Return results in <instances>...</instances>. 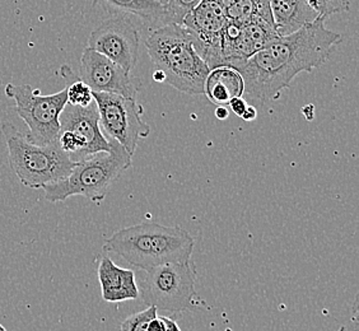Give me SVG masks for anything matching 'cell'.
<instances>
[{
	"label": "cell",
	"mask_w": 359,
	"mask_h": 331,
	"mask_svg": "<svg viewBox=\"0 0 359 331\" xmlns=\"http://www.w3.org/2000/svg\"><path fill=\"white\" fill-rule=\"evenodd\" d=\"M6 95L15 104L17 115L27 125L26 138L37 145L53 144L60 133V115L68 104L67 88L54 95L42 96L41 90L29 84L6 86Z\"/></svg>",
	"instance_id": "52a82bcc"
},
{
	"label": "cell",
	"mask_w": 359,
	"mask_h": 331,
	"mask_svg": "<svg viewBox=\"0 0 359 331\" xmlns=\"http://www.w3.org/2000/svg\"><path fill=\"white\" fill-rule=\"evenodd\" d=\"M97 274L102 298L106 302L118 304L140 297L138 284L135 282V273L130 269L120 268L109 256H102Z\"/></svg>",
	"instance_id": "4fadbf2b"
},
{
	"label": "cell",
	"mask_w": 359,
	"mask_h": 331,
	"mask_svg": "<svg viewBox=\"0 0 359 331\" xmlns=\"http://www.w3.org/2000/svg\"><path fill=\"white\" fill-rule=\"evenodd\" d=\"M145 48L165 83L187 95H204V82L210 72L194 48L193 36L180 25L156 28L145 41Z\"/></svg>",
	"instance_id": "3957f363"
},
{
	"label": "cell",
	"mask_w": 359,
	"mask_h": 331,
	"mask_svg": "<svg viewBox=\"0 0 359 331\" xmlns=\"http://www.w3.org/2000/svg\"><path fill=\"white\" fill-rule=\"evenodd\" d=\"M93 98L98 109L101 129L111 140L123 145L133 157L139 142L151 134V126L142 119V104L137 102V98L107 92H93Z\"/></svg>",
	"instance_id": "ba28073f"
},
{
	"label": "cell",
	"mask_w": 359,
	"mask_h": 331,
	"mask_svg": "<svg viewBox=\"0 0 359 331\" xmlns=\"http://www.w3.org/2000/svg\"><path fill=\"white\" fill-rule=\"evenodd\" d=\"M228 104H229L232 112L241 118L242 114L245 112L246 107H248V101L243 97H237V98H233Z\"/></svg>",
	"instance_id": "7402d4cb"
},
{
	"label": "cell",
	"mask_w": 359,
	"mask_h": 331,
	"mask_svg": "<svg viewBox=\"0 0 359 331\" xmlns=\"http://www.w3.org/2000/svg\"><path fill=\"white\" fill-rule=\"evenodd\" d=\"M242 119L245 120V121H254L256 118H257V110H256L255 106H252V104H248V107H246V110L245 112L242 114Z\"/></svg>",
	"instance_id": "cb8c5ba5"
},
{
	"label": "cell",
	"mask_w": 359,
	"mask_h": 331,
	"mask_svg": "<svg viewBox=\"0 0 359 331\" xmlns=\"http://www.w3.org/2000/svg\"><path fill=\"white\" fill-rule=\"evenodd\" d=\"M157 309L148 306V309L130 315L121 324V331H147V325L157 316Z\"/></svg>",
	"instance_id": "44dd1931"
},
{
	"label": "cell",
	"mask_w": 359,
	"mask_h": 331,
	"mask_svg": "<svg viewBox=\"0 0 359 331\" xmlns=\"http://www.w3.org/2000/svg\"><path fill=\"white\" fill-rule=\"evenodd\" d=\"M195 238L180 227L140 223L123 228L104 240V252H114L140 270L165 264L191 262Z\"/></svg>",
	"instance_id": "7a4b0ae2"
},
{
	"label": "cell",
	"mask_w": 359,
	"mask_h": 331,
	"mask_svg": "<svg viewBox=\"0 0 359 331\" xmlns=\"http://www.w3.org/2000/svg\"><path fill=\"white\" fill-rule=\"evenodd\" d=\"M215 118L219 120H226L229 116V111L226 106H217L215 111Z\"/></svg>",
	"instance_id": "d4e9b609"
},
{
	"label": "cell",
	"mask_w": 359,
	"mask_h": 331,
	"mask_svg": "<svg viewBox=\"0 0 359 331\" xmlns=\"http://www.w3.org/2000/svg\"><path fill=\"white\" fill-rule=\"evenodd\" d=\"M236 1H237V0H218V3H219L222 7L224 8V9H226L227 7H229L231 4L236 3Z\"/></svg>",
	"instance_id": "83f0119b"
},
{
	"label": "cell",
	"mask_w": 359,
	"mask_h": 331,
	"mask_svg": "<svg viewBox=\"0 0 359 331\" xmlns=\"http://www.w3.org/2000/svg\"><path fill=\"white\" fill-rule=\"evenodd\" d=\"M0 331H8L7 329H6V327H4V326H3V325H1V326H0Z\"/></svg>",
	"instance_id": "f1b7e54d"
},
{
	"label": "cell",
	"mask_w": 359,
	"mask_h": 331,
	"mask_svg": "<svg viewBox=\"0 0 359 331\" xmlns=\"http://www.w3.org/2000/svg\"><path fill=\"white\" fill-rule=\"evenodd\" d=\"M163 321L166 324V331H181L179 324L171 318H163Z\"/></svg>",
	"instance_id": "484cf974"
},
{
	"label": "cell",
	"mask_w": 359,
	"mask_h": 331,
	"mask_svg": "<svg viewBox=\"0 0 359 331\" xmlns=\"http://www.w3.org/2000/svg\"><path fill=\"white\" fill-rule=\"evenodd\" d=\"M59 121L60 131L73 133L82 144L76 162L95 156L96 153L110 151L111 140L104 137L100 126V115L95 101L86 107L67 104Z\"/></svg>",
	"instance_id": "7c38bea8"
},
{
	"label": "cell",
	"mask_w": 359,
	"mask_h": 331,
	"mask_svg": "<svg viewBox=\"0 0 359 331\" xmlns=\"http://www.w3.org/2000/svg\"><path fill=\"white\" fill-rule=\"evenodd\" d=\"M140 35L134 22L125 15H111L92 31L87 48L109 58L125 72L137 65Z\"/></svg>",
	"instance_id": "30bf717a"
},
{
	"label": "cell",
	"mask_w": 359,
	"mask_h": 331,
	"mask_svg": "<svg viewBox=\"0 0 359 331\" xmlns=\"http://www.w3.org/2000/svg\"><path fill=\"white\" fill-rule=\"evenodd\" d=\"M0 326H1V324H0Z\"/></svg>",
	"instance_id": "f546056e"
},
{
	"label": "cell",
	"mask_w": 359,
	"mask_h": 331,
	"mask_svg": "<svg viewBox=\"0 0 359 331\" xmlns=\"http://www.w3.org/2000/svg\"><path fill=\"white\" fill-rule=\"evenodd\" d=\"M312 11L318 17L327 18L332 14L348 12L351 9V0H306Z\"/></svg>",
	"instance_id": "ffe728a7"
},
{
	"label": "cell",
	"mask_w": 359,
	"mask_h": 331,
	"mask_svg": "<svg viewBox=\"0 0 359 331\" xmlns=\"http://www.w3.org/2000/svg\"><path fill=\"white\" fill-rule=\"evenodd\" d=\"M165 11V25H182L201 0H159Z\"/></svg>",
	"instance_id": "e0dca14e"
},
{
	"label": "cell",
	"mask_w": 359,
	"mask_h": 331,
	"mask_svg": "<svg viewBox=\"0 0 359 331\" xmlns=\"http://www.w3.org/2000/svg\"><path fill=\"white\" fill-rule=\"evenodd\" d=\"M325 20L318 17L290 35L273 39L238 69L243 96L252 106L276 101L299 73H310L330 58L341 36L327 29Z\"/></svg>",
	"instance_id": "6da1fadb"
},
{
	"label": "cell",
	"mask_w": 359,
	"mask_h": 331,
	"mask_svg": "<svg viewBox=\"0 0 359 331\" xmlns=\"http://www.w3.org/2000/svg\"><path fill=\"white\" fill-rule=\"evenodd\" d=\"M228 21L235 22L240 26H246L250 23H264L260 21L255 4L252 0H237L233 4L224 9ZM266 25V23H264ZM270 26V25H269ZM274 27V26H273Z\"/></svg>",
	"instance_id": "ac0fdd59"
},
{
	"label": "cell",
	"mask_w": 359,
	"mask_h": 331,
	"mask_svg": "<svg viewBox=\"0 0 359 331\" xmlns=\"http://www.w3.org/2000/svg\"><path fill=\"white\" fill-rule=\"evenodd\" d=\"M245 82L241 73L231 67L210 69L204 82V95L212 104L226 106L233 98L243 96Z\"/></svg>",
	"instance_id": "9a60e30c"
},
{
	"label": "cell",
	"mask_w": 359,
	"mask_h": 331,
	"mask_svg": "<svg viewBox=\"0 0 359 331\" xmlns=\"http://www.w3.org/2000/svg\"><path fill=\"white\" fill-rule=\"evenodd\" d=\"M147 331H166V324L163 321V318H153L147 325Z\"/></svg>",
	"instance_id": "603a6c76"
},
{
	"label": "cell",
	"mask_w": 359,
	"mask_h": 331,
	"mask_svg": "<svg viewBox=\"0 0 359 331\" xmlns=\"http://www.w3.org/2000/svg\"><path fill=\"white\" fill-rule=\"evenodd\" d=\"M153 79H154L156 82L165 83V76H163V74H162V72H159V70H154V73H153Z\"/></svg>",
	"instance_id": "4316f807"
},
{
	"label": "cell",
	"mask_w": 359,
	"mask_h": 331,
	"mask_svg": "<svg viewBox=\"0 0 359 331\" xmlns=\"http://www.w3.org/2000/svg\"><path fill=\"white\" fill-rule=\"evenodd\" d=\"M227 22L226 11L218 0H201L181 25L193 36L194 48L209 69L224 67L222 34Z\"/></svg>",
	"instance_id": "9c48e42d"
},
{
	"label": "cell",
	"mask_w": 359,
	"mask_h": 331,
	"mask_svg": "<svg viewBox=\"0 0 359 331\" xmlns=\"http://www.w3.org/2000/svg\"><path fill=\"white\" fill-rule=\"evenodd\" d=\"M278 36H287L318 18L306 0H268Z\"/></svg>",
	"instance_id": "5bb4252c"
},
{
	"label": "cell",
	"mask_w": 359,
	"mask_h": 331,
	"mask_svg": "<svg viewBox=\"0 0 359 331\" xmlns=\"http://www.w3.org/2000/svg\"><path fill=\"white\" fill-rule=\"evenodd\" d=\"M1 133L7 143L11 168L23 187L42 189L48 184L65 179L76 166V162L62 152L57 142L48 145L34 144L12 123H4Z\"/></svg>",
	"instance_id": "5b68a950"
},
{
	"label": "cell",
	"mask_w": 359,
	"mask_h": 331,
	"mask_svg": "<svg viewBox=\"0 0 359 331\" xmlns=\"http://www.w3.org/2000/svg\"><path fill=\"white\" fill-rule=\"evenodd\" d=\"M92 3L93 7L101 6L112 15H125L130 20L134 17L149 23L163 22L165 25V11L159 0H92Z\"/></svg>",
	"instance_id": "2e32d148"
},
{
	"label": "cell",
	"mask_w": 359,
	"mask_h": 331,
	"mask_svg": "<svg viewBox=\"0 0 359 331\" xmlns=\"http://www.w3.org/2000/svg\"><path fill=\"white\" fill-rule=\"evenodd\" d=\"M143 273L139 296L147 306L172 313L208 309L207 302L195 290L196 269L193 262L165 264Z\"/></svg>",
	"instance_id": "8992f818"
},
{
	"label": "cell",
	"mask_w": 359,
	"mask_h": 331,
	"mask_svg": "<svg viewBox=\"0 0 359 331\" xmlns=\"http://www.w3.org/2000/svg\"><path fill=\"white\" fill-rule=\"evenodd\" d=\"M132 165L133 157L124 147L111 140L109 152L96 153L76 162L65 179L42 187L45 199L55 204L73 196H84L95 204H101L110 187Z\"/></svg>",
	"instance_id": "277c9868"
},
{
	"label": "cell",
	"mask_w": 359,
	"mask_h": 331,
	"mask_svg": "<svg viewBox=\"0 0 359 331\" xmlns=\"http://www.w3.org/2000/svg\"><path fill=\"white\" fill-rule=\"evenodd\" d=\"M79 79L93 92L116 93L128 98L137 97V88L130 78V73L90 48H84L81 58Z\"/></svg>",
	"instance_id": "8fae6325"
},
{
	"label": "cell",
	"mask_w": 359,
	"mask_h": 331,
	"mask_svg": "<svg viewBox=\"0 0 359 331\" xmlns=\"http://www.w3.org/2000/svg\"><path fill=\"white\" fill-rule=\"evenodd\" d=\"M65 88H67V97H68L69 104L86 107L95 101L93 90H90V87L81 79H74Z\"/></svg>",
	"instance_id": "d6986e66"
}]
</instances>
